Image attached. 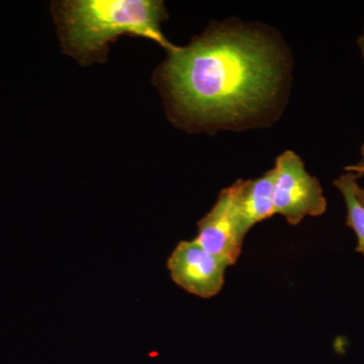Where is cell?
I'll use <instances>...</instances> for the list:
<instances>
[{
  "mask_svg": "<svg viewBox=\"0 0 364 364\" xmlns=\"http://www.w3.org/2000/svg\"><path fill=\"white\" fill-rule=\"evenodd\" d=\"M284 56L253 28L220 26L168 52L158 69L179 123L191 128L235 126L267 109L284 80Z\"/></svg>",
  "mask_w": 364,
  "mask_h": 364,
  "instance_id": "obj_1",
  "label": "cell"
},
{
  "mask_svg": "<svg viewBox=\"0 0 364 364\" xmlns=\"http://www.w3.org/2000/svg\"><path fill=\"white\" fill-rule=\"evenodd\" d=\"M53 14L63 51L85 65L104 62L121 36L154 41L167 52L176 48L162 33L168 14L158 0H67L53 4Z\"/></svg>",
  "mask_w": 364,
  "mask_h": 364,
  "instance_id": "obj_2",
  "label": "cell"
},
{
  "mask_svg": "<svg viewBox=\"0 0 364 364\" xmlns=\"http://www.w3.org/2000/svg\"><path fill=\"white\" fill-rule=\"evenodd\" d=\"M273 191L274 215H280L291 225L306 217H318L327 210L322 186L311 176L305 164L293 151H286L275 161Z\"/></svg>",
  "mask_w": 364,
  "mask_h": 364,
  "instance_id": "obj_3",
  "label": "cell"
},
{
  "mask_svg": "<svg viewBox=\"0 0 364 364\" xmlns=\"http://www.w3.org/2000/svg\"><path fill=\"white\" fill-rule=\"evenodd\" d=\"M229 267L228 261L208 252L195 239L179 242L167 260L170 277L177 286L203 299L222 291Z\"/></svg>",
  "mask_w": 364,
  "mask_h": 364,
  "instance_id": "obj_4",
  "label": "cell"
},
{
  "mask_svg": "<svg viewBox=\"0 0 364 364\" xmlns=\"http://www.w3.org/2000/svg\"><path fill=\"white\" fill-rule=\"evenodd\" d=\"M243 181L223 189L210 212L198 222L195 240L208 252L234 265L238 260L245 236L238 215V198Z\"/></svg>",
  "mask_w": 364,
  "mask_h": 364,
  "instance_id": "obj_5",
  "label": "cell"
},
{
  "mask_svg": "<svg viewBox=\"0 0 364 364\" xmlns=\"http://www.w3.org/2000/svg\"><path fill=\"white\" fill-rule=\"evenodd\" d=\"M275 171L269 170L264 176L254 181H243L238 198V215L240 229L244 236L258 223L274 215L273 191Z\"/></svg>",
  "mask_w": 364,
  "mask_h": 364,
  "instance_id": "obj_6",
  "label": "cell"
},
{
  "mask_svg": "<svg viewBox=\"0 0 364 364\" xmlns=\"http://www.w3.org/2000/svg\"><path fill=\"white\" fill-rule=\"evenodd\" d=\"M359 174L347 171L334 184L343 196L347 208V226L355 232L358 237V251L364 255V205L355 195V186Z\"/></svg>",
  "mask_w": 364,
  "mask_h": 364,
  "instance_id": "obj_7",
  "label": "cell"
},
{
  "mask_svg": "<svg viewBox=\"0 0 364 364\" xmlns=\"http://www.w3.org/2000/svg\"><path fill=\"white\" fill-rule=\"evenodd\" d=\"M345 169H346V171L353 172V173L359 174L360 176H363L364 174V158L358 164L350 165V166H347Z\"/></svg>",
  "mask_w": 364,
  "mask_h": 364,
  "instance_id": "obj_8",
  "label": "cell"
},
{
  "mask_svg": "<svg viewBox=\"0 0 364 364\" xmlns=\"http://www.w3.org/2000/svg\"><path fill=\"white\" fill-rule=\"evenodd\" d=\"M355 195L358 196L359 202L364 205V189L358 186V182L355 186Z\"/></svg>",
  "mask_w": 364,
  "mask_h": 364,
  "instance_id": "obj_9",
  "label": "cell"
},
{
  "mask_svg": "<svg viewBox=\"0 0 364 364\" xmlns=\"http://www.w3.org/2000/svg\"><path fill=\"white\" fill-rule=\"evenodd\" d=\"M358 45L359 48H360L361 54H363V57L364 59V32L363 35H361V37L359 38Z\"/></svg>",
  "mask_w": 364,
  "mask_h": 364,
  "instance_id": "obj_10",
  "label": "cell"
},
{
  "mask_svg": "<svg viewBox=\"0 0 364 364\" xmlns=\"http://www.w3.org/2000/svg\"><path fill=\"white\" fill-rule=\"evenodd\" d=\"M361 153H363V156L364 158V144H363V148H361Z\"/></svg>",
  "mask_w": 364,
  "mask_h": 364,
  "instance_id": "obj_11",
  "label": "cell"
}]
</instances>
